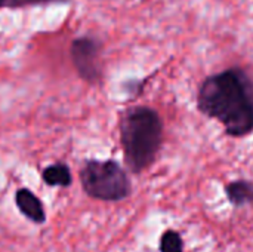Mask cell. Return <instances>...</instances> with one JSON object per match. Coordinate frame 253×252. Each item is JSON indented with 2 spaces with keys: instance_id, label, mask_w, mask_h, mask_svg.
I'll use <instances>...</instances> for the list:
<instances>
[{
  "instance_id": "6da1fadb",
  "label": "cell",
  "mask_w": 253,
  "mask_h": 252,
  "mask_svg": "<svg viewBox=\"0 0 253 252\" xmlns=\"http://www.w3.org/2000/svg\"><path fill=\"white\" fill-rule=\"evenodd\" d=\"M197 108L216 119L230 137L253 132V80L240 67L208 76L197 92Z\"/></svg>"
},
{
  "instance_id": "7a4b0ae2",
  "label": "cell",
  "mask_w": 253,
  "mask_h": 252,
  "mask_svg": "<svg viewBox=\"0 0 253 252\" xmlns=\"http://www.w3.org/2000/svg\"><path fill=\"white\" fill-rule=\"evenodd\" d=\"M163 141L160 114L145 105L130 107L120 120V143L125 163L133 174L148 169L156 160Z\"/></svg>"
},
{
  "instance_id": "3957f363",
  "label": "cell",
  "mask_w": 253,
  "mask_h": 252,
  "mask_svg": "<svg viewBox=\"0 0 253 252\" xmlns=\"http://www.w3.org/2000/svg\"><path fill=\"white\" fill-rule=\"evenodd\" d=\"M79 177L84 193L95 201L120 202L132 193L130 180L116 160L89 159L80 168Z\"/></svg>"
},
{
  "instance_id": "277c9868",
  "label": "cell",
  "mask_w": 253,
  "mask_h": 252,
  "mask_svg": "<svg viewBox=\"0 0 253 252\" xmlns=\"http://www.w3.org/2000/svg\"><path fill=\"white\" fill-rule=\"evenodd\" d=\"M70 56L79 76L90 83L96 85L102 77L101 67V43L90 36H82L71 42Z\"/></svg>"
},
{
  "instance_id": "5b68a950",
  "label": "cell",
  "mask_w": 253,
  "mask_h": 252,
  "mask_svg": "<svg viewBox=\"0 0 253 252\" xmlns=\"http://www.w3.org/2000/svg\"><path fill=\"white\" fill-rule=\"evenodd\" d=\"M15 205L18 211L34 224L46 223V212L42 201L27 187L18 189L15 193Z\"/></svg>"
},
{
  "instance_id": "8992f818",
  "label": "cell",
  "mask_w": 253,
  "mask_h": 252,
  "mask_svg": "<svg viewBox=\"0 0 253 252\" xmlns=\"http://www.w3.org/2000/svg\"><path fill=\"white\" fill-rule=\"evenodd\" d=\"M42 180L49 187H70L73 183V175L67 163L55 162L43 169Z\"/></svg>"
},
{
  "instance_id": "52a82bcc",
  "label": "cell",
  "mask_w": 253,
  "mask_h": 252,
  "mask_svg": "<svg viewBox=\"0 0 253 252\" xmlns=\"http://www.w3.org/2000/svg\"><path fill=\"white\" fill-rule=\"evenodd\" d=\"M225 195L234 206L253 205V183L248 180L231 181L225 186Z\"/></svg>"
},
{
  "instance_id": "ba28073f",
  "label": "cell",
  "mask_w": 253,
  "mask_h": 252,
  "mask_svg": "<svg viewBox=\"0 0 253 252\" xmlns=\"http://www.w3.org/2000/svg\"><path fill=\"white\" fill-rule=\"evenodd\" d=\"M160 252H184V241L175 230H166L160 238Z\"/></svg>"
},
{
  "instance_id": "9c48e42d",
  "label": "cell",
  "mask_w": 253,
  "mask_h": 252,
  "mask_svg": "<svg viewBox=\"0 0 253 252\" xmlns=\"http://www.w3.org/2000/svg\"><path fill=\"white\" fill-rule=\"evenodd\" d=\"M70 0H3V7H22L46 3H67Z\"/></svg>"
},
{
  "instance_id": "30bf717a",
  "label": "cell",
  "mask_w": 253,
  "mask_h": 252,
  "mask_svg": "<svg viewBox=\"0 0 253 252\" xmlns=\"http://www.w3.org/2000/svg\"><path fill=\"white\" fill-rule=\"evenodd\" d=\"M0 7H3V0H0Z\"/></svg>"
}]
</instances>
